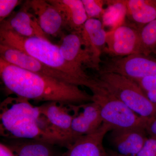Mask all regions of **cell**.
I'll return each mask as SVG.
<instances>
[{"instance_id":"5bb4252c","label":"cell","mask_w":156,"mask_h":156,"mask_svg":"<svg viewBox=\"0 0 156 156\" xmlns=\"http://www.w3.org/2000/svg\"><path fill=\"white\" fill-rule=\"evenodd\" d=\"M26 4L25 7L1 22L0 29L12 31L26 37H38L48 39V35L39 25L36 17L28 12L27 2Z\"/></svg>"},{"instance_id":"484cf974","label":"cell","mask_w":156,"mask_h":156,"mask_svg":"<svg viewBox=\"0 0 156 156\" xmlns=\"http://www.w3.org/2000/svg\"><path fill=\"white\" fill-rule=\"evenodd\" d=\"M0 156H15L13 151L8 146L0 144Z\"/></svg>"},{"instance_id":"4fadbf2b","label":"cell","mask_w":156,"mask_h":156,"mask_svg":"<svg viewBox=\"0 0 156 156\" xmlns=\"http://www.w3.org/2000/svg\"><path fill=\"white\" fill-rule=\"evenodd\" d=\"M143 128L112 129L110 141L116 153L123 156H133L143 147L148 138Z\"/></svg>"},{"instance_id":"52a82bcc","label":"cell","mask_w":156,"mask_h":156,"mask_svg":"<svg viewBox=\"0 0 156 156\" xmlns=\"http://www.w3.org/2000/svg\"><path fill=\"white\" fill-rule=\"evenodd\" d=\"M104 53L114 57L141 53L139 29L128 23L107 32Z\"/></svg>"},{"instance_id":"4316f807","label":"cell","mask_w":156,"mask_h":156,"mask_svg":"<svg viewBox=\"0 0 156 156\" xmlns=\"http://www.w3.org/2000/svg\"><path fill=\"white\" fill-rule=\"evenodd\" d=\"M153 53L156 56V50H155L154 52Z\"/></svg>"},{"instance_id":"30bf717a","label":"cell","mask_w":156,"mask_h":156,"mask_svg":"<svg viewBox=\"0 0 156 156\" xmlns=\"http://www.w3.org/2000/svg\"><path fill=\"white\" fill-rule=\"evenodd\" d=\"M73 115L69 145L81 137L93 133L103 124L100 108L93 101L73 106Z\"/></svg>"},{"instance_id":"3957f363","label":"cell","mask_w":156,"mask_h":156,"mask_svg":"<svg viewBox=\"0 0 156 156\" xmlns=\"http://www.w3.org/2000/svg\"><path fill=\"white\" fill-rule=\"evenodd\" d=\"M0 43L22 51L48 67L67 74L77 82L79 87L89 89L94 83V78L87 74L83 68L66 61L62 55L59 46L49 39L26 37L12 31L0 29Z\"/></svg>"},{"instance_id":"7402d4cb","label":"cell","mask_w":156,"mask_h":156,"mask_svg":"<svg viewBox=\"0 0 156 156\" xmlns=\"http://www.w3.org/2000/svg\"><path fill=\"white\" fill-rule=\"evenodd\" d=\"M152 102L156 104V76L135 81Z\"/></svg>"},{"instance_id":"ffe728a7","label":"cell","mask_w":156,"mask_h":156,"mask_svg":"<svg viewBox=\"0 0 156 156\" xmlns=\"http://www.w3.org/2000/svg\"><path fill=\"white\" fill-rule=\"evenodd\" d=\"M141 53L151 55L156 50V20L139 29Z\"/></svg>"},{"instance_id":"d4e9b609","label":"cell","mask_w":156,"mask_h":156,"mask_svg":"<svg viewBox=\"0 0 156 156\" xmlns=\"http://www.w3.org/2000/svg\"><path fill=\"white\" fill-rule=\"evenodd\" d=\"M145 129L147 133L150 137L156 139V116L148 121Z\"/></svg>"},{"instance_id":"e0dca14e","label":"cell","mask_w":156,"mask_h":156,"mask_svg":"<svg viewBox=\"0 0 156 156\" xmlns=\"http://www.w3.org/2000/svg\"><path fill=\"white\" fill-rule=\"evenodd\" d=\"M59 47L66 61L82 68L84 66L93 68L91 56L84 48L79 33L72 32L65 36Z\"/></svg>"},{"instance_id":"2e32d148","label":"cell","mask_w":156,"mask_h":156,"mask_svg":"<svg viewBox=\"0 0 156 156\" xmlns=\"http://www.w3.org/2000/svg\"><path fill=\"white\" fill-rule=\"evenodd\" d=\"M61 15L63 27L79 32L88 19L82 0H48Z\"/></svg>"},{"instance_id":"6da1fadb","label":"cell","mask_w":156,"mask_h":156,"mask_svg":"<svg viewBox=\"0 0 156 156\" xmlns=\"http://www.w3.org/2000/svg\"><path fill=\"white\" fill-rule=\"evenodd\" d=\"M0 76L8 92L29 100L75 105L92 101V95L77 86L31 72L1 58Z\"/></svg>"},{"instance_id":"603a6c76","label":"cell","mask_w":156,"mask_h":156,"mask_svg":"<svg viewBox=\"0 0 156 156\" xmlns=\"http://www.w3.org/2000/svg\"><path fill=\"white\" fill-rule=\"evenodd\" d=\"M107 156H123L120 155L115 151L107 152ZM156 156V139L154 137H148L142 148L133 156Z\"/></svg>"},{"instance_id":"5b68a950","label":"cell","mask_w":156,"mask_h":156,"mask_svg":"<svg viewBox=\"0 0 156 156\" xmlns=\"http://www.w3.org/2000/svg\"><path fill=\"white\" fill-rule=\"evenodd\" d=\"M134 113L148 120L156 116V104L148 98L135 81L113 73H99L96 77Z\"/></svg>"},{"instance_id":"7c38bea8","label":"cell","mask_w":156,"mask_h":156,"mask_svg":"<svg viewBox=\"0 0 156 156\" xmlns=\"http://www.w3.org/2000/svg\"><path fill=\"white\" fill-rule=\"evenodd\" d=\"M112 130L111 126L103 123L95 132L76 140L61 156H107L103 140Z\"/></svg>"},{"instance_id":"8992f818","label":"cell","mask_w":156,"mask_h":156,"mask_svg":"<svg viewBox=\"0 0 156 156\" xmlns=\"http://www.w3.org/2000/svg\"><path fill=\"white\" fill-rule=\"evenodd\" d=\"M99 73H113L135 81L156 76V57L137 53L102 61Z\"/></svg>"},{"instance_id":"9a60e30c","label":"cell","mask_w":156,"mask_h":156,"mask_svg":"<svg viewBox=\"0 0 156 156\" xmlns=\"http://www.w3.org/2000/svg\"><path fill=\"white\" fill-rule=\"evenodd\" d=\"M27 2L43 31L47 35H58L63 27V23L57 9L48 0H32Z\"/></svg>"},{"instance_id":"44dd1931","label":"cell","mask_w":156,"mask_h":156,"mask_svg":"<svg viewBox=\"0 0 156 156\" xmlns=\"http://www.w3.org/2000/svg\"><path fill=\"white\" fill-rule=\"evenodd\" d=\"M89 19L102 20L105 9L103 6L106 1L101 0H82Z\"/></svg>"},{"instance_id":"ac0fdd59","label":"cell","mask_w":156,"mask_h":156,"mask_svg":"<svg viewBox=\"0 0 156 156\" xmlns=\"http://www.w3.org/2000/svg\"><path fill=\"white\" fill-rule=\"evenodd\" d=\"M126 8V15L137 27L156 20V0H122Z\"/></svg>"},{"instance_id":"d6986e66","label":"cell","mask_w":156,"mask_h":156,"mask_svg":"<svg viewBox=\"0 0 156 156\" xmlns=\"http://www.w3.org/2000/svg\"><path fill=\"white\" fill-rule=\"evenodd\" d=\"M18 140L9 146L15 156H53L49 144L35 140Z\"/></svg>"},{"instance_id":"cb8c5ba5","label":"cell","mask_w":156,"mask_h":156,"mask_svg":"<svg viewBox=\"0 0 156 156\" xmlns=\"http://www.w3.org/2000/svg\"><path fill=\"white\" fill-rule=\"evenodd\" d=\"M18 0H0L1 23L9 17L13 10L21 3Z\"/></svg>"},{"instance_id":"7a4b0ae2","label":"cell","mask_w":156,"mask_h":156,"mask_svg":"<svg viewBox=\"0 0 156 156\" xmlns=\"http://www.w3.org/2000/svg\"><path fill=\"white\" fill-rule=\"evenodd\" d=\"M41 112L23 98L9 97L0 105V133L9 139L40 140L57 144L55 140L41 127Z\"/></svg>"},{"instance_id":"277c9868","label":"cell","mask_w":156,"mask_h":156,"mask_svg":"<svg viewBox=\"0 0 156 156\" xmlns=\"http://www.w3.org/2000/svg\"><path fill=\"white\" fill-rule=\"evenodd\" d=\"M89 89L92 92V101L100 108L104 123L110 125L112 129L145 128L148 120L132 111L97 78Z\"/></svg>"},{"instance_id":"ba28073f","label":"cell","mask_w":156,"mask_h":156,"mask_svg":"<svg viewBox=\"0 0 156 156\" xmlns=\"http://www.w3.org/2000/svg\"><path fill=\"white\" fill-rule=\"evenodd\" d=\"M72 104L57 101H50L39 106L41 114L46 118L50 132L55 136L58 144L69 145L71 127L73 113L69 110Z\"/></svg>"},{"instance_id":"8fae6325","label":"cell","mask_w":156,"mask_h":156,"mask_svg":"<svg viewBox=\"0 0 156 156\" xmlns=\"http://www.w3.org/2000/svg\"><path fill=\"white\" fill-rule=\"evenodd\" d=\"M107 32L100 20L89 19L79 33L83 45L92 58L93 68L99 71L102 60L101 56L106 46Z\"/></svg>"},{"instance_id":"9c48e42d","label":"cell","mask_w":156,"mask_h":156,"mask_svg":"<svg viewBox=\"0 0 156 156\" xmlns=\"http://www.w3.org/2000/svg\"><path fill=\"white\" fill-rule=\"evenodd\" d=\"M0 58L9 63L31 72L79 87L77 82L71 76L48 67L34 57L15 48L0 44Z\"/></svg>"}]
</instances>
